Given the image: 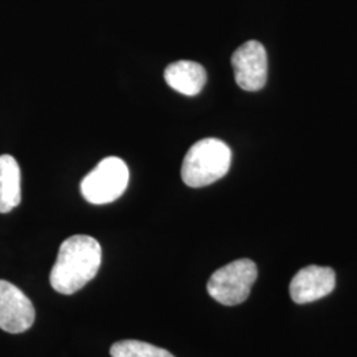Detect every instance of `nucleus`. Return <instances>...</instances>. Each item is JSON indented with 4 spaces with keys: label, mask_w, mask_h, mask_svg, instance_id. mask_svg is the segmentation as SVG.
Wrapping results in <instances>:
<instances>
[{
    "label": "nucleus",
    "mask_w": 357,
    "mask_h": 357,
    "mask_svg": "<svg viewBox=\"0 0 357 357\" xmlns=\"http://www.w3.org/2000/svg\"><path fill=\"white\" fill-rule=\"evenodd\" d=\"M231 151L225 142L206 138L196 142L185 153L181 178L191 188L211 185L229 171Z\"/></svg>",
    "instance_id": "f03ea898"
},
{
    "label": "nucleus",
    "mask_w": 357,
    "mask_h": 357,
    "mask_svg": "<svg viewBox=\"0 0 357 357\" xmlns=\"http://www.w3.org/2000/svg\"><path fill=\"white\" fill-rule=\"evenodd\" d=\"M102 262L100 243L90 236H72L61 243L54 266L52 268L51 286L64 295L79 291L98 273Z\"/></svg>",
    "instance_id": "f257e3e1"
},
{
    "label": "nucleus",
    "mask_w": 357,
    "mask_h": 357,
    "mask_svg": "<svg viewBox=\"0 0 357 357\" xmlns=\"http://www.w3.org/2000/svg\"><path fill=\"white\" fill-rule=\"evenodd\" d=\"M20 167L11 155H0V213H8L20 204Z\"/></svg>",
    "instance_id": "1a4fd4ad"
},
{
    "label": "nucleus",
    "mask_w": 357,
    "mask_h": 357,
    "mask_svg": "<svg viewBox=\"0 0 357 357\" xmlns=\"http://www.w3.org/2000/svg\"><path fill=\"white\" fill-rule=\"evenodd\" d=\"M336 275L331 268L307 266L298 271L290 283V295L295 303L306 305L332 293Z\"/></svg>",
    "instance_id": "0eeeda50"
},
{
    "label": "nucleus",
    "mask_w": 357,
    "mask_h": 357,
    "mask_svg": "<svg viewBox=\"0 0 357 357\" xmlns=\"http://www.w3.org/2000/svg\"><path fill=\"white\" fill-rule=\"evenodd\" d=\"M35 307L26 294L7 281H0V328L8 333H23L35 321Z\"/></svg>",
    "instance_id": "423d86ee"
},
{
    "label": "nucleus",
    "mask_w": 357,
    "mask_h": 357,
    "mask_svg": "<svg viewBox=\"0 0 357 357\" xmlns=\"http://www.w3.org/2000/svg\"><path fill=\"white\" fill-rule=\"evenodd\" d=\"M167 85L180 94L193 97L199 94L206 84V72L204 66L190 61L180 60L168 65L165 70Z\"/></svg>",
    "instance_id": "6e6552de"
},
{
    "label": "nucleus",
    "mask_w": 357,
    "mask_h": 357,
    "mask_svg": "<svg viewBox=\"0 0 357 357\" xmlns=\"http://www.w3.org/2000/svg\"><path fill=\"white\" fill-rule=\"evenodd\" d=\"M112 357H175L167 349L139 340H122L110 348Z\"/></svg>",
    "instance_id": "9d476101"
},
{
    "label": "nucleus",
    "mask_w": 357,
    "mask_h": 357,
    "mask_svg": "<svg viewBox=\"0 0 357 357\" xmlns=\"http://www.w3.org/2000/svg\"><path fill=\"white\" fill-rule=\"evenodd\" d=\"M257 275L258 270L253 261L237 259L216 270L208 281L206 290L224 306L241 305L250 295Z\"/></svg>",
    "instance_id": "20e7f679"
},
{
    "label": "nucleus",
    "mask_w": 357,
    "mask_h": 357,
    "mask_svg": "<svg viewBox=\"0 0 357 357\" xmlns=\"http://www.w3.org/2000/svg\"><path fill=\"white\" fill-rule=\"evenodd\" d=\"M231 66L237 85L246 91L261 90L268 79V54L255 40L246 41L231 56Z\"/></svg>",
    "instance_id": "39448f33"
},
{
    "label": "nucleus",
    "mask_w": 357,
    "mask_h": 357,
    "mask_svg": "<svg viewBox=\"0 0 357 357\" xmlns=\"http://www.w3.org/2000/svg\"><path fill=\"white\" fill-rule=\"evenodd\" d=\"M128 178V165L121 158L109 156L81 181V193L90 204H109L125 193Z\"/></svg>",
    "instance_id": "7ed1b4c3"
}]
</instances>
